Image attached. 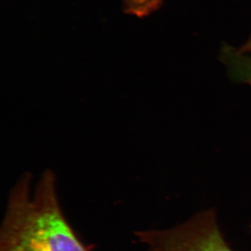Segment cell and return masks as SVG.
I'll list each match as a JSON object with an SVG mask.
<instances>
[{
    "label": "cell",
    "mask_w": 251,
    "mask_h": 251,
    "mask_svg": "<svg viewBox=\"0 0 251 251\" xmlns=\"http://www.w3.org/2000/svg\"><path fill=\"white\" fill-rule=\"evenodd\" d=\"M0 251H90L61 210L53 172H44L34 190L29 174L13 187L0 225Z\"/></svg>",
    "instance_id": "1"
},
{
    "label": "cell",
    "mask_w": 251,
    "mask_h": 251,
    "mask_svg": "<svg viewBox=\"0 0 251 251\" xmlns=\"http://www.w3.org/2000/svg\"><path fill=\"white\" fill-rule=\"evenodd\" d=\"M163 2L164 0H123V9L126 14L143 18L159 9Z\"/></svg>",
    "instance_id": "4"
},
{
    "label": "cell",
    "mask_w": 251,
    "mask_h": 251,
    "mask_svg": "<svg viewBox=\"0 0 251 251\" xmlns=\"http://www.w3.org/2000/svg\"><path fill=\"white\" fill-rule=\"evenodd\" d=\"M226 66L232 79L251 85V35L238 51H230L226 58Z\"/></svg>",
    "instance_id": "3"
},
{
    "label": "cell",
    "mask_w": 251,
    "mask_h": 251,
    "mask_svg": "<svg viewBox=\"0 0 251 251\" xmlns=\"http://www.w3.org/2000/svg\"><path fill=\"white\" fill-rule=\"evenodd\" d=\"M149 251H232L218 227L214 210L201 211L172 229L136 232Z\"/></svg>",
    "instance_id": "2"
}]
</instances>
